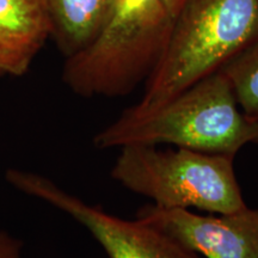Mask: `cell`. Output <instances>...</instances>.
Wrapping results in <instances>:
<instances>
[{"label": "cell", "instance_id": "cell-6", "mask_svg": "<svg viewBox=\"0 0 258 258\" xmlns=\"http://www.w3.org/2000/svg\"><path fill=\"white\" fill-rule=\"evenodd\" d=\"M137 219L207 258H258V209L200 215L188 209L146 205Z\"/></svg>", "mask_w": 258, "mask_h": 258}, {"label": "cell", "instance_id": "cell-5", "mask_svg": "<svg viewBox=\"0 0 258 258\" xmlns=\"http://www.w3.org/2000/svg\"><path fill=\"white\" fill-rule=\"evenodd\" d=\"M6 179L19 191L49 203L78 221L110 258H199L198 253L154 226L109 214L38 173L10 169Z\"/></svg>", "mask_w": 258, "mask_h": 258}, {"label": "cell", "instance_id": "cell-1", "mask_svg": "<svg viewBox=\"0 0 258 258\" xmlns=\"http://www.w3.org/2000/svg\"><path fill=\"white\" fill-rule=\"evenodd\" d=\"M258 38V0H184L163 56L129 110L153 111L218 72Z\"/></svg>", "mask_w": 258, "mask_h": 258}, {"label": "cell", "instance_id": "cell-7", "mask_svg": "<svg viewBox=\"0 0 258 258\" xmlns=\"http://www.w3.org/2000/svg\"><path fill=\"white\" fill-rule=\"evenodd\" d=\"M115 0H44L50 36L64 56L89 46L110 15Z\"/></svg>", "mask_w": 258, "mask_h": 258}, {"label": "cell", "instance_id": "cell-11", "mask_svg": "<svg viewBox=\"0 0 258 258\" xmlns=\"http://www.w3.org/2000/svg\"><path fill=\"white\" fill-rule=\"evenodd\" d=\"M23 244L9 232L0 230V258H21Z\"/></svg>", "mask_w": 258, "mask_h": 258}, {"label": "cell", "instance_id": "cell-3", "mask_svg": "<svg viewBox=\"0 0 258 258\" xmlns=\"http://www.w3.org/2000/svg\"><path fill=\"white\" fill-rule=\"evenodd\" d=\"M172 23L164 0H115L95 40L66 59L63 82L83 97L128 95L156 70Z\"/></svg>", "mask_w": 258, "mask_h": 258}, {"label": "cell", "instance_id": "cell-10", "mask_svg": "<svg viewBox=\"0 0 258 258\" xmlns=\"http://www.w3.org/2000/svg\"><path fill=\"white\" fill-rule=\"evenodd\" d=\"M29 70L28 66L8 51L0 48V77L22 76Z\"/></svg>", "mask_w": 258, "mask_h": 258}, {"label": "cell", "instance_id": "cell-12", "mask_svg": "<svg viewBox=\"0 0 258 258\" xmlns=\"http://www.w3.org/2000/svg\"><path fill=\"white\" fill-rule=\"evenodd\" d=\"M164 2H165L167 9H169V11L172 14V16H175L178 12L180 6L183 5L184 0H164Z\"/></svg>", "mask_w": 258, "mask_h": 258}, {"label": "cell", "instance_id": "cell-13", "mask_svg": "<svg viewBox=\"0 0 258 258\" xmlns=\"http://www.w3.org/2000/svg\"><path fill=\"white\" fill-rule=\"evenodd\" d=\"M251 128H252L253 143H258V120L251 121Z\"/></svg>", "mask_w": 258, "mask_h": 258}, {"label": "cell", "instance_id": "cell-2", "mask_svg": "<svg viewBox=\"0 0 258 258\" xmlns=\"http://www.w3.org/2000/svg\"><path fill=\"white\" fill-rule=\"evenodd\" d=\"M249 143H253L251 121L241 112L220 71L156 110L137 114L125 109L93 139L97 148L169 144L233 158Z\"/></svg>", "mask_w": 258, "mask_h": 258}, {"label": "cell", "instance_id": "cell-4", "mask_svg": "<svg viewBox=\"0 0 258 258\" xmlns=\"http://www.w3.org/2000/svg\"><path fill=\"white\" fill-rule=\"evenodd\" d=\"M233 159L182 147L159 150L153 145H127L121 147L111 177L158 207H194L225 214L246 207Z\"/></svg>", "mask_w": 258, "mask_h": 258}, {"label": "cell", "instance_id": "cell-8", "mask_svg": "<svg viewBox=\"0 0 258 258\" xmlns=\"http://www.w3.org/2000/svg\"><path fill=\"white\" fill-rule=\"evenodd\" d=\"M44 0H0V48L25 66L50 36Z\"/></svg>", "mask_w": 258, "mask_h": 258}, {"label": "cell", "instance_id": "cell-9", "mask_svg": "<svg viewBox=\"0 0 258 258\" xmlns=\"http://www.w3.org/2000/svg\"><path fill=\"white\" fill-rule=\"evenodd\" d=\"M220 72L230 83L245 117L258 120V38L225 63Z\"/></svg>", "mask_w": 258, "mask_h": 258}]
</instances>
